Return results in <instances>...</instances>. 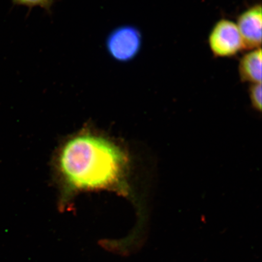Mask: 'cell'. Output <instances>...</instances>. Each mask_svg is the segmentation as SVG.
<instances>
[{
  "label": "cell",
  "instance_id": "cell-7",
  "mask_svg": "<svg viewBox=\"0 0 262 262\" xmlns=\"http://www.w3.org/2000/svg\"><path fill=\"white\" fill-rule=\"evenodd\" d=\"M252 105L258 111L261 110V83L251 84L249 88Z\"/></svg>",
  "mask_w": 262,
  "mask_h": 262
},
{
  "label": "cell",
  "instance_id": "cell-6",
  "mask_svg": "<svg viewBox=\"0 0 262 262\" xmlns=\"http://www.w3.org/2000/svg\"><path fill=\"white\" fill-rule=\"evenodd\" d=\"M13 4L24 6L31 9L33 8L40 7L48 13H51L54 0H12Z\"/></svg>",
  "mask_w": 262,
  "mask_h": 262
},
{
  "label": "cell",
  "instance_id": "cell-5",
  "mask_svg": "<svg viewBox=\"0 0 262 262\" xmlns=\"http://www.w3.org/2000/svg\"><path fill=\"white\" fill-rule=\"evenodd\" d=\"M261 49L248 51L239 61L238 76L243 83H261Z\"/></svg>",
  "mask_w": 262,
  "mask_h": 262
},
{
  "label": "cell",
  "instance_id": "cell-2",
  "mask_svg": "<svg viewBox=\"0 0 262 262\" xmlns=\"http://www.w3.org/2000/svg\"><path fill=\"white\" fill-rule=\"evenodd\" d=\"M143 38L139 29L133 25H123L107 35L106 48L114 60L127 63L135 58L142 49Z\"/></svg>",
  "mask_w": 262,
  "mask_h": 262
},
{
  "label": "cell",
  "instance_id": "cell-1",
  "mask_svg": "<svg viewBox=\"0 0 262 262\" xmlns=\"http://www.w3.org/2000/svg\"><path fill=\"white\" fill-rule=\"evenodd\" d=\"M57 169L68 193L113 190L124 191L125 153L113 141L84 131L61 147Z\"/></svg>",
  "mask_w": 262,
  "mask_h": 262
},
{
  "label": "cell",
  "instance_id": "cell-4",
  "mask_svg": "<svg viewBox=\"0 0 262 262\" xmlns=\"http://www.w3.org/2000/svg\"><path fill=\"white\" fill-rule=\"evenodd\" d=\"M236 25L245 50L251 51L261 48L262 25L261 4L255 5L245 10L238 16Z\"/></svg>",
  "mask_w": 262,
  "mask_h": 262
},
{
  "label": "cell",
  "instance_id": "cell-3",
  "mask_svg": "<svg viewBox=\"0 0 262 262\" xmlns=\"http://www.w3.org/2000/svg\"><path fill=\"white\" fill-rule=\"evenodd\" d=\"M208 44L216 57H234L244 49L236 24L228 19H221L213 26Z\"/></svg>",
  "mask_w": 262,
  "mask_h": 262
}]
</instances>
